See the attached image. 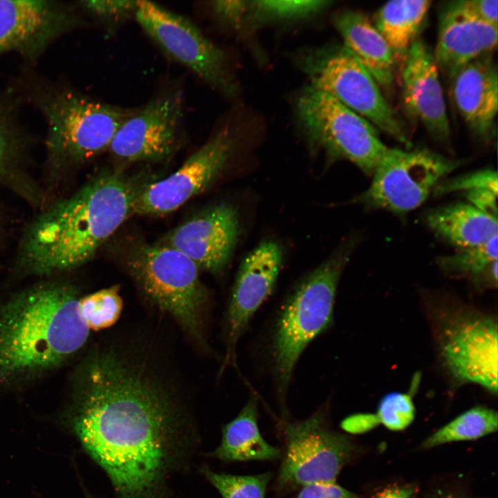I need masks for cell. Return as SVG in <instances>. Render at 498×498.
<instances>
[{"label": "cell", "instance_id": "9a60e30c", "mask_svg": "<svg viewBox=\"0 0 498 498\" xmlns=\"http://www.w3.org/2000/svg\"><path fill=\"white\" fill-rule=\"evenodd\" d=\"M440 77L432 50L418 38L401 61L403 106L432 138L445 143L450 138L451 128Z\"/></svg>", "mask_w": 498, "mask_h": 498}, {"label": "cell", "instance_id": "d590c367", "mask_svg": "<svg viewBox=\"0 0 498 498\" xmlns=\"http://www.w3.org/2000/svg\"><path fill=\"white\" fill-rule=\"evenodd\" d=\"M379 423L376 415L358 414L347 417L341 423V427L347 432L358 434L366 432Z\"/></svg>", "mask_w": 498, "mask_h": 498}, {"label": "cell", "instance_id": "7402d4cb", "mask_svg": "<svg viewBox=\"0 0 498 498\" xmlns=\"http://www.w3.org/2000/svg\"><path fill=\"white\" fill-rule=\"evenodd\" d=\"M426 223L439 237L459 249L481 246L497 237V218L469 203L433 210L427 214Z\"/></svg>", "mask_w": 498, "mask_h": 498}, {"label": "cell", "instance_id": "836d02e7", "mask_svg": "<svg viewBox=\"0 0 498 498\" xmlns=\"http://www.w3.org/2000/svg\"><path fill=\"white\" fill-rule=\"evenodd\" d=\"M296 498H357V497L335 482H320L303 486Z\"/></svg>", "mask_w": 498, "mask_h": 498}, {"label": "cell", "instance_id": "5bb4252c", "mask_svg": "<svg viewBox=\"0 0 498 498\" xmlns=\"http://www.w3.org/2000/svg\"><path fill=\"white\" fill-rule=\"evenodd\" d=\"M443 359L460 382L478 384L497 392V325L484 315H463L445 329Z\"/></svg>", "mask_w": 498, "mask_h": 498}, {"label": "cell", "instance_id": "d6986e66", "mask_svg": "<svg viewBox=\"0 0 498 498\" xmlns=\"http://www.w3.org/2000/svg\"><path fill=\"white\" fill-rule=\"evenodd\" d=\"M453 102L470 131L483 142L496 134L498 72L492 54L480 57L450 80Z\"/></svg>", "mask_w": 498, "mask_h": 498}, {"label": "cell", "instance_id": "4fadbf2b", "mask_svg": "<svg viewBox=\"0 0 498 498\" xmlns=\"http://www.w3.org/2000/svg\"><path fill=\"white\" fill-rule=\"evenodd\" d=\"M233 140L229 129L220 130L172 174L139 189L133 213L168 214L201 194L224 167L232 152Z\"/></svg>", "mask_w": 498, "mask_h": 498}, {"label": "cell", "instance_id": "484cf974", "mask_svg": "<svg viewBox=\"0 0 498 498\" xmlns=\"http://www.w3.org/2000/svg\"><path fill=\"white\" fill-rule=\"evenodd\" d=\"M118 286L105 288L80 297L78 311L89 330L99 331L113 326L122 311Z\"/></svg>", "mask_w": 498, "mask_h": 498}, {"label": "cell", "instance_id": "ab89813d", "mask_svg": "<svg viewBox=\"0 0 498 498\" xmlns=\"http://www.w3.org/2000/svg\"><path fill=\"white\" fill-rule=\"evenodd\" d=\"M89 498H93V497H89Z\"/></svg>", "mask_w": 498, "mask_h": 498}, {"label": "cell", "instance_id": "e0dca14e", "mask_svg": "<svg viewBox=\"0 0 498 498\" xmlns=\"http://www.w3.org/2000/svg\"><path fill=\"white\" fill-rule=\"evenodd\" d=\"M239 220L232 207L214 205L183 223L167 237V245L189 257L199 269L219 274L237 243Z\"/></svg>", "mask_w": 498, "mask_h": 498}, {"label": "cell", "instance_id": "2e32d148", "mask_svg": "<svg viewBox=\"0 0 498 498\" xmlns=\"http://www.w3.org/2000/svg\"><path fill=\"white\" fill-rule=\"evenodd\" d=\"M282 262V248L271 240L260 243L242 260L225 315L226 362L233 360L239 338L272 292Z\"/></svg>", "mask_w": 498, "mask_h": 498}, {"label": "cell", "instance_id": "8992f818", "mask_svg": "<svg viewBox=\"0 0 498 498\" xmlns=\"http://www.w3.org/2000/svg\"><path fill=\"white\" fill-rule=\"evenodd\" d=\"M299 65L310 78L311 86L333 97L378 131L410 147L403 122L379 85L344 45L310 50L301 56Z\"/></svg>", "mask_w": 498, "mask_h": 498}, {"label": "cell", "instance_id": "7c38bea8", "mask_svg": "<svg viewBox=\"0 0 498 498\" xmlns=\"http://www.w3.org/2000/svg\"><path fill=\"white\" fill-rule=\"evenodd\" d=\"M183 93L169 90L158 94L123 121L109 150L127 162H156L171 156L183 137Z\"/></svg>", "mask_w": 498, "mask_h": 498}, {"label": "cell", "instance_id": "74e56055", "mask_svg": "<svg viewBox=\"0 0 498 498\" xmlns=\"http://www.w3.org/2000/svg\"><path fill=\"white\" fill-rule=\"evenodd\" d=\"M8 150V135L6 126L0 120V167L3 165Z\"/></svg>", "mask_w": 498, "mask_h": 498}, {"label": "cell", "instance_id": "4316f807", "mask_svg": "<svg viewBox=\"0 0 498 498\" xmlns=\"http://www.w3.org/2000/svg\"><path fill=\"white\" fill-rule=\"evenodd\" d=\"M333 3L331 1H248V12L255 22L294 21L311 17Z\"/></svg>", "mask_w": 498, "mask_h": 498}, {"label": "cell", "instance_id": "1f68e13d", "mask_svg": "<svg viewBox=\"0 0 498 498\" xmlns=\"http://www.w3.org/2000/svg\"><path fill=\"white\" fill-rule=\"evenodd\" d=\"M481 189L497 191L496 171L484 169L442 181L435 187L432 193L436 196L457 192L464 194Z\"/></svg>", "mask_w": 498, "mask_h": 498}, {"label": "cell", "instance_id": "4dcf8cb0", "mask_svg": "<svg viewBox=\"0 0 498 498\" xmlns=\"http://www.w3.org/2000/svg\"><path fill=\"white\" fill-rule=\"evenodd\" d=\"M80 6L109 31L134 18L138 1H82Z\"/></svg>", "mask_w": 498, "mask_h": 498}, {"label": "cell", "instance_id": "7a4b0ae2", "mask_svg": "<svg viewBox=\"0 0 498 498\" xmlns=\"http://www.w3.org/2000/svg\"><path fill=\"white\" fill-rule=\"evenodd\" d=\"M138 190L119 174H104L52 205L24 238L19 255L23 271L50 275L88 261L133 214Z\"/></svg>", "mask_w": 498, "mask_h": 498}, {"label": "cell", "instance_id": "ffe728a7", "mask_svg": "<svg viewBox=\"0 0 498 498\" xmlns=\"http://www.w3.org/2000/svg\"><path fill=\"white\" fill-rule=\"evenodd\" d=\"M497 44V26L480 21L448 2L439 17L433 56L441 75L450 80L474 59L492 54Z\"/></svg>", "mask_w": 498, "mask_h": 498}, {"label": "cell", "instance_id": "8fae6325", "mask_svg": "<svg viewBox=\"0 0 498 498\" xmlns=\"http://www.w3.org/2000/svg\"><path fill=\"white\" fill-rule=\"evenodd\" d=\"M284 435L279 487L335 482L353 450L348 438L328 427L322 410L303 421L287 423Z\"/></svg>", "mask_w": 498, "mask_h": 498}, {"label": "cell", "instance_id": "f546056e", "mask_svg": "<svg viewBox=\"0 0 498 498\" xmlns=\"http://www.w3.org/2000/svg\"><path fill=\"white\" fill-rule=\"evenodd\" d=\"M377 418L386 427L394 431L405 429L413 421L415 408L409 394L391 392L380 400Z\"/></svg>", "mask_w": 498, "mask_h": 498}, {"label": "cell", "instance_id": "ba28073f", "mask_svg": "<svg viewBox=\"0 0 498 498\" xmlns=\"http://www.w3.org/2000/svg\"><path fill=\"white\" fill-rule=\"evenodd\" d=\"M43 107L49 154L57 160L73 162L89 160L109 149L133 111L73 92L57 94Z\"/></svg>", "mask_w": 498, "mask_h": 498}, {"label": "cell", "instance_id": "603a6c76", "mask_svg": "<svg viewBox=\"0 0 498 498\" xmlns=\"http://www.w3.org/2000/svg\"><path fill=\"white\" fill-rule=\"evenodd\" d=\"M257 415V398L252 396L238 416L223 426L221 442L211 455L225 461L279 458L280 450L261 435Z\"/></svg>", "mask_w": 498, "mask_h": 498}, {"label": "cell", "instance_id": "3957f363", "mask_svg": "<svg viewBox=\"0 0 498 498\" xmlns=\"http://www.w3.org/2000/svg\"><path fill=\"white\" fill-rule=\"evenodd\" d=\"M76 287L46 283L0 306V385L34 379L62 365L86 344L90 330L78 311Z\"/></svg>", "mask_w": 498, "mask_h": 498}, {"label": "cell", "instance_id": "f35d334b", "mask_svg": "<svg viewBox=\"0 0 498 498\" xmlns=\"http://www.w3.org/2000/svg\"><path fill=\"white\" fill-rule=\"evenodd\" d=\"M433 498H463L455 493L441 492L435 495Z\"/></svg>", "mask_w": 498, "mask_h": 498}, {"label": "cell", "instance_id": "277c9868", "mask_svg": "<svg viewBox=\"0 0 498 498\" xmlns=\"http://www.w3.org/2000/svg\"><path fill=\"white\" fill-rule=\"evenodd\" d=\"M127 269L145 297L205 349L209 295L195 263L165 243H144L129 255Z\"/></svg>", "mask_w": 498, "mask_h": 498}, {"label": "cell", "instance_id": "52a82bcc", "mask_svg": "<svg viewBox=\"0 0 498 498\" xmlns=\"http://www.w3.org/2000/svg\"><path fill=\"white\" fill-rule=\"evenodd\" d=\"M296 107L311 147L322 150L329 160H348L372 175L389 148L373 124L311 85L299 95Z\"/></svg>", "mask_w": 498, "mask_h": 498}, {"label": "cell", "instance_id": "ac0fdd59", "mask_svg": "<svg viewBox=\"0 0 498 498\" xmlns=\"http://www.w3.org/2000/svg\"><path fill=\"white\" fill-rule=\"evenodd\" d=\"M75 23L54 2L0 0V55L16 51L33 59Z\"/></svg>", "mask_w": 498, "mask_h": 498}, {"label": "cell", "instance_id": "83f0119b", "mask_svg": "<svg viewBox=\"0 0 498 498\" xmlns=\"http://www.w3.org/2000/svg\"><path fill=\"white\" fill-rule=\"evenodd\" d=\"M497 260V237L488 243L472 248L459 249L451 255L438 261L444 270L456 275L478 277Z\"/></svg>", "mask_w": 498, "mask_h": 498}, {"label": "cell", "instance_id": "30bf717a", "mask_svg": "<svg viewBox=\"0 0 498 498\" xmlns=\"http://www.w3.org/2000/svg\"><path fill=\"white\" fill-rule=\"evenodd\" d=\"M134 19L167 57L220 92L234 93L223 52L187 18L144 0L138 1Z\"/></svg>", "mask_w": 498, "mask_h": 498}, {"label": "cell", "instance_id": "d4e9b609", "mask_svg": "<svg viewBox=\"0 0 498 498\" xmlns=\"http://www.w3.org/2000/svg\"><path fill=\"white\" fill-rule=\"evenodd\" d=\"M497 423L496 411L475 407L435 432L423 442L422 446L431 448L450 442L477 439L496 432Z\"/></svg>", "mask_w": 498, "mask_h": 498}, {"label": "cell", "instance_id": "5b68a950", "mask_svg": "<svg viewBox=\"0 0 498 498\" xmlns=\"http://www.w3.org/2000/svg\"><path fill=\"white\" fill-rule=\"evenodd\" d=\"M352 245L344 244L306 275L280 311L273 333L272 354L281 395L286 392L304 350L331 324L338 282Z\"/></svg>", "mask_w": 498, "mask_h": 498}, {"label": "cell", "instance_id": "9c48e42d", "mask_svg": "<svg viewBox=\"0 0 498 498\" xmlns=\"http://www.w3.org/2000/svg\"><path fill=\"white\" fill-rule=\"evenodd\" d=\"M461 165L425 148H388L369 187L352 199L366 208L404 214L420 206L435 187Z\"/></svg>", "mask_w": 498, "mask_h": 498}, {"label": "cell", "instance_id": "f1b7e54d", "mask_svg": "<svg viewBox=\"0 0 498 498\" xmlns=\"http://www.w3.org/2000/svg\"><path fill=\"white\" fill-rule=\"evenodd\" d=\"M203 472L223 498H265L271 477L270 472L243 476L214 472L208 468Z\"/></svg>", "mask_w": 498, "mask_h": 498}, {"label": "cell", "instance_id": "6da1fadb", "mask_svg": "<svg viewBox=\"0 0 498 498\" xmlns=\"http://www.w3.org/2000/svg\"><path fill=\"white\" fill-rule=\"evenodd\" d=\"M149 338H109L77 367L67 421L120 498H165L192 428L183 386Z\"/></svg>", "mask_w": 498, "mask_h": 498}, {"label": "cell", "instance_id": "cb8c5ba5", "mask_svg": "<svg viewBox=\"0 0 498 498\" xmlns=\"http://www.w3.org/2000/svg\"><path fill=\"white\" fill-rule=\"evenodd\" d=\"M432 1L430 0L390 1L381 6L372 21L390 47L396 62L418 38Z\"/></svg>", "mask_w": 498, "mask_h": 498}, {"label": "cell", "instance_id": "e575fe53", "mask_svg": "<svg viewBox=\"0 0 498 498\" xmlns=\"http://www.w3.org/2000/svg\"><path fill=\"white\" fill-rule=\"evenodd\" d=\"M212 9L218 19L228 24L237 26L246 16L248 8V1H214Z\"/></svg>", "mask_w": 498, "mask_h": 498}, {"label": "cell", "instance_id": "44dd1931", "mask_svg": "<svg viewBox=\"0 0 498 498\" xmlns=\"http://www.w3.org/2000/svg\"><path fill=\"white\" fill-rule=\"evenodd\" d=\"M334 25L347 48L374 77L380 87L390 89L396 60L372 21L359 11L345 10L334 17Z\"/></svg>", "mask_w": 498, "mask_h": 498}, {"label": "cell", "instance_id": "d6a6232c", "mask_svg": "<svg viewBox=\"0 0 498 498\" xmlns=\"http://www.w3.org/2000/svg\"><path fill=\"white\" fill-rule=\"evenodd\" d=\"M450 2L468 15L480 21L497 26V0H457Z\"/></svg>", "mask_w": 498, "mask_h": 498}, {"label": "cell", "instance_id": "8d00e7d4", "mask_svg": "<svg viewBox=\"0 0 498 498\" xmlns=\"http://www.w3.org/2000/svg\"><path fill=\"white\" fill-rule=\"evenodd\" d=\"M416 490L410 486H392L376 493L372 498H415Z\"/></svg>", "mask_w": 498, "mask_h": 498}]
</instances>
